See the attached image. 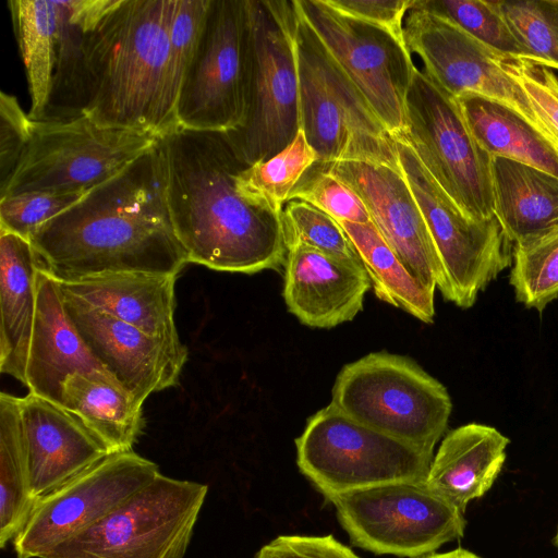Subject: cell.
<instances>
[{
    "label": "cell",
    "mask_w": 558,
    "mask_h": 558,
    "mask_svg": "<svg viewBox=\"0 0 558 558\" xmlns=\"http://www.w3.org/2000/svg\"><path fill=\"white\" fill-rule=\"evenodd\" d=\"M166 201L189 263L255 274L284 266L281 211L236 186L245 165L221 132L173 125L157 136Z\"/></svg>",
    "instance_id": "obj_1"
},
{
    "label": "cell",
    "mask_w": 558,
    "mask_h": 558,
    "mask_svg": "<svg viewBox=\"0 0 558 558\" xmlns=\"http://www.w3.org/2000/svg\"><path fill=\"white\" fill-rule=\"evenodd\" d=\"M60 282L118 272L174 275L189 264L168 210L156 144L29 238Z\"/></svg>",
    "instance_id": "obj_2"
},
{
    "label": "cell",
    "mask_w": 558,
    "mask_h": 558,
    "mask_svg": "<svg viewBox=\"0 0 558 558\" xmlns=\"http://www.w3.org/2000/svg\"><path fill=\"white\" fill-rule=\"evenodd\" d=\"M175 0H105L85 21L86 105L96 124L159 135L167 105L169 32ZM81 10V9H80Z\"/></svg>",
    "instance_id": "obj_3"
},
{
    "label": "cell",
    "mask_w": 558,
    "mask_h": 558,
    "mask_svg": "<svg viewBox=\"0 0 558 558\" xmlns=\"http://www.w3.org/2000/svg\"><path fill=\"white\" fill-rule=\"evenodd\" d=\"M245 113L225 133L247 166L284 149L301 129L295 0H246Z\"/></svg>",
    "instance_id": "obj_4"
},
{
    "label": "cell",
    "mask_w": 558,
    "mask_h": 558,
    "mask_svg": "<svg viewBox=\"0 0 558 558\" xmlns=\"http://www.w3.org/2000/svg\"><path fill=\"white\" fill-rule=\"evenodd\" d=\"M295 44L301 129L318 162L400 168L393 137L299 10Z\"/></svg>",
    "instance_id": "obj_5"
},
{
    "label": "cell",
    "mask_w": 558,
    "mask_h": 558,
    "mask_svg": "<svg viewBox=\"0 0 558 558\" xmlns=\"http://www.w3.org/2000/svg\"><path fill=\"white\" fill-rule=\"evenodd\" d=\"M331 403L361 424L433 453L452 410L440 381L411 359L387 352L344 365Z\"/></svg>",
    "instance_id": "obj_6"
},
{
    "label": "cell",
    "mask_w": 558,
    "mask_h": 558,
    "mask_svg": "<svg viewBox=\"0 0 558 558\" xmlns=\"http://www.w3.org/2000/svg\"><path fill=\"white\" fill-rule=\"evenodd\" d=\"M296 463L329 496L397 482H425L434 453L353 420L333 403L295 439Z\"/></svg>",
    "instance_id": "obj_7"
},
{
    "label": "cell",
    "mask_w": 558,
    "mask_h": 558,
    "mask_svg": "<svg viewBox=\"0 0 558 558\" xmlns=\"http://www.w3.org/2000/svg\"><path fill=\"white\" fill-rule=\"evenodd\" d=\"M208 493L162 473L44 558H183Z\"/></svg>",
    "instance_id": "obj_8"
},
{
    "label": "cell",
    "mask_w": 558,
    "mask_h": 558,
    "mask_svg": "<svg viewBox=\"0 0 558 558\" xmlns=\"http://www.w3.org/2000/svg\"><path fill=\"white\" fill-rule=\"evenodd\" d=\"M156 142L157 135L104 128L86 116L33 121L29 142L0 197L26 192L86 193Z\"/></svg>",
    "instance_id": "obj_9"
},
{
    "label": "cell",
    "mask_w": 558,
    "mask_h": 558,
    "mask_svg": "<svg viewBox=\"0 0 558 558\" xmlns=\"http://www.w3.org/2000/svg\"><path fill=\"white\" fill-rule=\"evenodd\" d=\"M400 168L424 216L440 268L446 301L471 307L498 275L512 265L513 244L496 216L468 217L433 179L404 137H393Z\"/></svg>",
    "instance_id": "obj_10"
},
{
    "label": "cell",
    "mask_w": 558,
    "mask_h": 558,
    "mask_svg": "<svg viewBox=\"0 0 558 558\" xmlns=\"http://www.w3.org/2000/svg\"><path fill=\"white\" fill-rule=\"evenodd\" d=\"M407 116L404 138L445 193L472 219L494 217L493 157L473 136L457 98L417 66Z\"/></svg>",
    "instance_id": "obj_11"
},
{
    "label": "cell",
    "mask_w": 558,
    "mask_h": 558,
    "mask_svg": "<svg viewBox=\"0 0 558 558\" xmlns=\"http://www.w3.org/2000/svg\"><path fill=\"white\" fill-rule=\"evenodd\" d=\"M326 499L351 543L376 555L420 558L464 533V513L425 482L383 484Z\"/></svg>",
    "instance_id": "obj_12"
},
{
    "label": "cell",
    "mask_w": 558,
    "mask_h": 558,
    "mask_svg": "<svg viewBox=\"0 0 558 558\" xmlns=\"http://www.w3.org/2000/svg\"><path fill=\"white\" fill-rule=\"evenodd\" d=\"M296 8L392 137L408 133L407 96L416 65L403 37L347 15L325 0Z\"/></svg>",
    "instance_id": "obj_13"
},
{
    "label": "cell",
    "mask_w": 558,
    "mask_h": 558,
    "mask_svg": "<svg viewBox=\"0 0 558 558\" xmlns=\"http://www.w3.org/2000/svg\"><path fill=\"white\" fill-rule=\"evenodd\" d=\"M247 1L209 0L202 32L180 87L174 123L230 133L243 122Z\"/></svg>",
    "instance_id": "obj_14"
},
{
    "label": "cell",
    "mask_w": 558,
    "mask_h": 558,
    "mask_svg": "<svg viewBox=\"0 0 558 558\" xmlns=\"http://www.w3.org/2000/svg\"><path fill=\"white\" fill-rule=\"evenodd\" d=\"M161 473L133 450L111 453L53 492L36 499L13 539L17 558H44L94 525Z\"/></svg>",
    "instance_id": "obj_15"
},
{
    "label": "cell",
    "mask_w": 558,
    "mask_h": 558,
    "mask_svg": "<svg viewBox=\"0 0 558 558\" xmlns=\"http://www.w3.org/2000/svg\"><path fill=\"white\" fill-rule=\"evenodd\" d=\"M403 39L410 53L422 60L423 72L452 97L472 94L496 101L550 136L522 88L500 65L504 53L444 16L420 8L415 0L404 17Z\"/></svg>",
    "instance_id": "obj_16"
},
{
    "label": "cell",
    "mask_w": 558,
    "mask_h": 558,
    "mask_svg": "<svg viewBox=\"0 0 558 558\" xmlns=\"http://www.w3.org/2000/svg\"><path fill=\"white\" fill-rule=\"evenodd\" d=\"M362 199L372 223L408 271L435 293L440 268L424 216L401 168L362 161L324 163Z\"/></svg>",
    "instance_id": "obj_17"
},
{
    "label": "cell",
    "mask_w": 558,
    "mask_h": 558,
    "mask_svg": "<svg viewBox=\"0 0 558 558\" xmlns=\"http://www.w3.org/2000/svg\"><path fill=\"white\" fill-rule=\"evenodd\" d=\"M61 293L66 315L92 354L140 403L178 385L187 359L84 300Z\"/></svg>",
    "instance_id": "obj_18"
},
{
    "label": "cell",
    "mask_w": 558,
    "mask_h": 558,
    "mask_svg": "<svg viewBox=\"0 0 558 558\" xmlns=\"http://www.w3.org/2000/svg\"><path fill=\"white\" fill-rule=\"evenodd\" d=\"M20 408L35 501L109 454L82 421L62 405L28 392L20 398Z\"/></svg>",
    "instance_id": "obj_19"
},
{
    "label": "cell",
    "mask_w": 558,
    "mask_h": 558,
    "mask_svg": "<svg viewBox=\"0 0 558 558\" xmlns=\"http://www.w3.org/2000/svg\"><path fill=\"white\" fill-rule=\"evenodd\" d=\"M371 287L362 262L304 245L287 247L283 298L289 312L306 326L331 328L352 320Z\"/></svg>",
    "instance_id": "obj_20"
},
{
    "label": "cell",
    "mask_w": 558,
    "mask_h": 558,
    "mask_svg": "<svg viewBox=\"0 0 558 558\" xmlns=\"http://www.w3.org/2000/svg\"><path fill=\"white\" fill-rule=\"evenodd\" d=\"M36 286L37 306L25 386L29 392L61 405L62 387L70 375L109 373L68 317L59 281L39 266Z\"/></svg>",
    "instance_id": "obj_21"
},
{
    "label": "cell",
    "mask_w": 558,
    "mask_h": 558,
    "mask_svg": "<svg viewBox=\"0 0 558 558\" xmlns=\"http://www.w3.org/2000/svg\"><path fill=\"white\" fill-rule=\"evenodd\" d=\"M174 275L118 272L60 282V288L158 339L187 359L175 320Z\"/></svg>",
    "instance_id": "obj_22"
},
{
    "label": "cell",
    "mask_w": 558,
    "mask_h": 558,
    "mask_svg": "<svg viewBox=\"0 0 558 558\" xmlns=\"http://www.w3.org/2000/svg\"><path fill=\"white\" fill-rule=\"evenodd\" d=\"M509 441L496 428L478 423L449 432L433 458L426 486L464 513L471 500L493 486Z\"/></svg>",
    "instance_id": "obj_23"
},
{
    "label": "cell",
    "mask_w": 558,
    "mask_h": 558,
    "mask_svg": "<svg viewBox=\"0 0 558 558\" xmlns=\"http://www.w3.org/2000/svg\"><path fill=\"white\" fill-rule=\"evenodd\" d=\"M39 266L29 240L0 230V371L23 385L36 315Z\"/></svg>",
    "instance_id": "obj_24"
},
{
    "label": "cell",
    "mask_w": 558,
    "mask_h": 558,
    "mask_svg": "<svg viewBox=\"0 0 558 558\" xmlns=\"http://www.w3.org/2000/svg\"><path fill=\"white\" fill-rule=\"evenodd\" d=\"M61 405L82 421L109 454L133 450L145 426L143 404L107 373L70 375Z\"/></svg>",
    "instance_id": "obj_25"
},
{
    "label": "cell",
    "mask_w": 558,
    "mask_h": 558,
    "mask_svg": "<svg viewBox=\"0 0 558 558\" xmlns=\"http://www.w3.org/2000/svg\"><path fill=\"white\" fill-rule=\"evenodd\" d=\"M495 216L513 244L558 225V178L507 158L493 157Z\"/></svg>",
    "instance_id": "obj_26"
},
{
    "label": "cell",
    "mask_w": 558,
    "mask_h": 558,
    "mask_svg": "<svg viewBox=\"0 0 558 558\" xmlns=\"http://www.w3.org/2000/svg\"><path fill=\"white\" fill-rule=\"evenodd\" d=\"M470 131L492 157L507 158L558 178V143L512 109L481 97L457 98Z\"/></svg>",
    "instance_id": "obj_27"
},
{
    "label": "cell",
    "mask_w": 558,
    "mask_h": 558,
    "mask_svg": "<svg viewBox=\"0 0 558 558\" xmlns=\"http://www.w3.org/2000/svg\"><path fill=\"white\" fill-rule=\"evenodd\" d=\"M13 28L24 63L33 121L44 118L58 59L60 0H10Z\"/></svg>",
    "instance_id": "obj_28"
},
{
    "label": "cell",
    "mask_w": 558,
    "mask_h": 558,
    "mask_svg": "<svg viewBox=\"0 0 558 558\" xmlns=\"http://www.w3.org/2000/svg\"><path fill=\"white\" fill-rule=\"evenodd\" d=\"M339 223L357 251L376 296L423 323H433L435 293L424 288L408 271L374 225Z\"/></svg>",
    "instance_id": "obj_29"
},
{
    "label": "cell",
    "mask_w": 558,
    "mask_h": 558,
    "mask_svg": "<svg viewBox=\"0 0 558 558\" xmlns=\"http://www.w3.org/2000/svg\"><path fill=\"white\" fill-rule=\"evenodd\" d=\"M32 496L20 398L0 395V547L16 537L26 523Z\"/></svg>",
    "instance_id": "obj_30"
},
{
    "label": "cell",
    "mask_w": 558,
    "mask_h": 558,
    "mask_svg": "<svg viewBox=\"0 0 558 558\" xmlns=\"http://www.w3.org/2000/svg\"><path fill=\"white\" fill-rule=\"evenodd\" d=\"M85 25L77 0H60L58 59L48 107L41 120L84 116L86 105Z\"/></svg>",
    "instance_id": "obj_31"
},
{
    "label": "cell",
    "mask_w": 558,
    "mask_h": 558,
    "mask_svg": "<svg viewBox=\"0 0 558 558\" xmlns=\"http://www.w3.org/2000/svg\"><path fill=\"white\" fill-rule=\"evenodd\" d=\"M318 161L302 129L284 149L274 157L246 166L236 177L242 195L282 211L303 174Z\"/></svg>",
    "instance_id": "obj_32"
},
{
    "label": "cell",
    "mask_w": 558,
    "mask_h": 558,
    "mask_svg": "<svg viewBox=\"0 0 558 558\" xmlns=\"http://www.w3.org/2000/svg\"><path fill=\"white\" fill-rule=\"evenodd\" d=\"M509 282L515 300L539 313L558 298V225L513 245Z\"/></svg>",
    "instance_id": "obj_33"
},
{
    "label": "cell",
    "mask_w": 558,
    "mask_h": 558,
    "mask_svg": "<svg viewBox=\"0 0 558 558\" xmlns=\"http://www.w3.org/2000/svg\"><path fill=\"white\" fill-rule=\"evenodd\" d=\"M526 59L558 70V0L496 1Z\"/></svg>",
    "instance_id": "obj_34"
},
{
    "label": "cell",
    "mask_w": 558,
    "mask_h": 558,
    "mask_svg": "<svg viewBox=\"0 0 558 558\" xmlns=\"http://www.w3.org/2000/svg\"><path fill=\"white\" fill-rule=\"evenodd\" d=\"M416 5L449 20L465 33L511 57H526L496 1L488 0H415Z\"/></svg>",
    "instance_id": "obj_35"
},
{
    "label": "cell",
    "mask_w": 558,
    "mask_h": 558,
    "mask_svg": "<svg viewBox=\"0 0 558 558\" xmlns=\"http://www.w3.org/2000/svg\"><path fill=\"white\" fill-rule=\"evenodd\" d=\"M286 246L304 245L326 255L362 262L341 225L303 201H288L281 211Z\"/></svg>",
    "instance_id": "obj_36"
},
{
    "label": "cell",
    "mask_w": 558,
    "mask_h": 558,
    "mask_svg": "<svg viewBox=\"0 0 558 558\" xmlns=\"http://www.w3.org/2000/svg\"><path fill=\"white\" fill-rule=\"evenodd\" d=\"M288 201L308 203L338 222L372 223L360 196L318 161L303 174Z\"/></svg>",
    "instance_id": "obj_37"
},
{
    "label": "cell",
    "mask_w": 558,
    "mask_h": 558,
    "mask_svg": "<svg viewBox=\"0 0 558 558\" xmlns=\"http://www.w3.org/2000/svg\"><path fill=\"white\" fill-rule=\"evenodd\" d=\"M209 0H175L169 32L166 97L174 120L180 87L195 52Z\"/></svg>",
    "instance_id": "obj_38"
},
{
    "label": "cell",
    "mask_w": 558,
    "mask_h": 558,
    "mask_svg": "<svg viewBox=\"0 0 558 558\" xmlns=\"http://www.w3.org/2000/svg\"><path fill=\"white\" fill-rule=\"evenodd\" d=\"M500 65L522 88L545 130L558 143V78L544 64L502 54Z\"/></svg>",
    "instance_id": "obj_39"
},
{
    "label": "cell",
    "mask_w": 558,
    "mask_h": 558,
    "mask_svg": "<svg viewBox=\"0 0 558 558\" xmlns=\"http://www.w3.org/2000/svg\"><path fill=\"white\" fill-rule=\"evenodd\" d=\"M84 194L26 192L0 197V230L29 240L38 228L71 207Z\"/></svg>",
    "instance_id": "obj_40"
},
{
    "label": "cell",
    "mask_w": 558,
    "mask_h": 558,
    "mask_svg": "<svg viewBox=\"0 0 558 558\" xmlns=\"http://www.w3.org/2000/svg\"><path fill=\"white\" fill-rule=\"evenodd\" d=\"M33 121L10 94H0V191L11 180L29 142Z\"/></svg>",
    "instance_id": "obj_41"
},
{
    "label": "cell",
    "mask_w": 558,
    "mask_h": 558,
    "mask_svg": "<svg viewBox=\"0 0 558 558\" xmlns=\"http://www.w3.org/2000/svg\"><path fill=\"white\" fill-rule=\"evenodd\" d=\"M254 558H361L332 535H280L264 545Z\"/></svg>",
    "instance_id": "obj_42"
},
{
    "label": "cell",
    "mask_w": 558,
    "mask_h": 558,
    "mask_svg": "<svg viewBox=\"0 0 558 558\" xmlns=\"http://www.w3.org/2000/svg\"><path fill=\"white\" fill-rule=\"evenodd\" d=\"M354 19L381 26L403 37V22L412 0H325Z\"/></svg>",
    "instance_id": "obj_43"
},
{
    "label": "cell",
    "mask_w": 558,
    "mask_h": 558,
    "mask_svg": "<svg viewBox=\"0 0 558 558\" xmlns=\"http://www.w3.org/2000/svg\"><path fill=\"white\" fill-rule=\"evenodd\" d=\"M420 558H481V557L469 551V550L458 548V549H454L451 551L441 553V554H430V555L420 557Z\"/></svg>",
    "instance_id": "obj_44"
},
{
    "label": "cell",
    "mask_w": 558,
    "mask_h": 558,
    "mask_svg": "<svg viewBox=\"0 0 558 558\" xmlns=\"http://www.w3.org/2000/svg\"><path fill=\"white\" fill-rule=\"evenodd\" d=\"M554 544H555L556 548L558 549V527H557V532L554 537Z\"/></svg>",
    "instance_id": "obj_45"
}]
</instances>
